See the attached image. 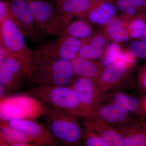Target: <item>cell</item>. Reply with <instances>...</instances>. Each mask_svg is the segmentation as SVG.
Instances as JSON below:
<instances>
[{"label": "cell", "mask_w": 146, "mask_h": 146, "mask_svg": "<svg viewBox=\"0 0 146 146\" xmlns=\"http://www.w3.org/2000/svg\"><path fill=\"white\" fill-rule=\"evenodd\" d=\"M49 113L46 115V125L59 144L76 146L83 141L85 127H83L76 115L49 106Z\"/></svg>", "instance_id": "obj_2"}, {"label": "cell", "mask_w": 146, "mask_h": 146, "mask_svg": "<svg viewBox=\"0 0 146 146\" xmlns=\"http://www.w3.org/2000/svg\"><path fill=\"white\" fill-rule=\"evenodd\" d=\"M137 59L127 49H122L118 60L122 61L129 68L133 69L136 66Z\"/></svg>", "instance_id": "obj_30"}, {"label": "cell", "mask_w": 146, "mask_h": 146, "mask_svg": "<svg viewBox=\"0 0 146 146\" xmlns=\"http://www.w3.org/2000/svg\"><path fill=\"white\" fill-rule=\"evenodd\" d=\"M82 45L81 39L60 35L39 44L36 51L44 56L71 61L77 55Z\"/></svg>", "instance_id": "obj_10"}, {"label": "cell", "mask_w": 146, "mask_h": 146, "mask_svg": "<svg viewBox=\"0 0 146 146\" xmlns=\"http://www.w3.org/2000/svg\"><path fill=\"white\" fill-rule=\"evenodd\" d=\"M0 120H35L50 112V108L36 98L27 95L7 96L0 100Z\"/></svg>", "instance_id": "obj_3"}, {"label": "cell", "mask_w": 146, "mask_h": 146, "mask_svg": "<svg viewBox=\"0 0 146 146\" xmlns=\"http://www.w3.org/2000/svg\"><path fill=\"white\" fill-rule=\"evenodd\" d=\"M86 118L100 121L117 130L129 127L141 119L117 104L106 101L89 112Z\"/></svg>", "instance_id": "obj_7"}, {"label": "cell", "mask_w": 146, "mask_h": 146, "mask_svg": "<svg viewBox=\"0 0 146 146\" xmlns=\"http://www.w3.org/2000/svg\"><path fill=\"white\" fill-rule=\"evenodd\" d=\"M70 86L88 114L104 101L105 94L96 81L91 79L75 76Z\"/></svg>", "instance_id": "obj_11"}, {"label": "cell", "mask_w": 146, "mask_h": 146, "mask_svg": "<svg viewBox=\"0 0 146 146\" xmlns=\"http://www.w3.org/2000/svg\"><path fill=\"white\" fill-rule=\"evenodd\" d=\"M34 19L40 42L47 36H60L64 25L56 5L47 0H25Z\"/></svg>", "instance_id": "obj_5"}, {"label": "cell", "mask_w": 146, "mask_h": 146, "mask_svg": "<svg viewBox=\"0 0 146 146\" xmlns=\"http://www.w3.org/2000/svg\"><path fill=\"white\" fill-rule=\"evenodd\" d=\"M122 48L119 43L113 42L109 43L106 48L101 58L98 61L102 68L112 64L118 60Z\"/></svg>", "instance_id": "obj_24"}, {"label": "cell", "mask_w": 146, "mask_h": 146, "mask_svg": "<svg viewBox=\"0 0 146 146\" xmlns=\"http://www.w3.org/2000/svg\"><path fill=\"white\" fill-rule=\"evenodd\" d=\"M8 56L7 51L2 44L0 43V64H1Z\"/></svg>", "instance_id": "obj_34"}, {"label": "cell", "mask_w": 146, "mask_h": 146, "mask_svg": "<svg viewBox=\"0 0 146 146\" xmlns=\"http://www.w3.org/2000/svg\"><path fill=\"white\" fill-rule=\"evenodd\" d=\"M99 1L68 0L56 3V8L63 21V29L72 21L74 16L83 18Z\"/></svg>", "instance_id": "obj_14"}, {"label": "cell", "mask_w": 146, "mask_h": 146, "mask_svg": "<svg viewBox=\"0 0 146 146\" xmlns=\"http://www.w3.org/2000/svg\"><path fill=\"white\" fill-rule=\"evenodd\" d=\"M105 48L90 43L84 42L82 41L81 48L77 56L83 58L98 61L103 54Z\"/></svg>", "instance_id": "obj_25"}, {"label": "cell", "mask_w": 146, "mask_h": 146, "mask_svg": "<svg viewBox=\"0 0 146 146\" xmlns=\"http://www.w3.org/2000/svg\"><path fill=\"white\" fill-rule=\"evenodd\" d=\"M84 146H109L96 131L85 127L83 141Z\"/></svg>", "instance_id": "obj_26"}, {"label": "cell", "mask_w": 146, "mask_h": 146, "mask_svg": "<svg viewBox=\"0 0 146 146\" xmlns=\"http://www.w3.org/2000/svg\"><path fill=\"white\" fill-rule=\"evenodd\" d=\"M115 4L122 16H133L143 13L131 4L128 0H115Z\"/></svg>", "instance_id": "obj_27"}, {"label": "cell", "mask_w": 146, "mask_h": 146, "mask_svg": "<svg viewBox=\"0 0 146 146\" xmlns=\"http://www.w3.org/2000/svg\"><path fill=\"white\" fill-rule=\"evenodd\" d=\"M129 2L141 11L146 12L145 9V0H128Z\"/></svg>", "instance_id": "obj_33"}, {"label": "cell", "mask_w": 146, "mask_h": 146, "mask_svg": "<svg viewBox=\"0 0 146 146\" xmlns=\"http://www.w3.org/2000/svg\"><path fill=\"white\" fill-rule=\"evenodd\" d=\"M34 82L41 86H70L75 75L71 61L33 52L31 60Z\"/></svg>", "instance_id": "obj_1"}, {"label": "cell", "mask_w": 146, "mask_h": 146, "mask_svg": "<svg viewBox=\"0 0 146 146\" xmlns=\"http://www.w3.org/2000/svg\"><path fill=\"white\" fill-rule=\"evenodd\" d=\"M130 38L139 39L146 27V12L133 16L121 17Z\"/></svg>", "instance_id": "obj_22"}, {"label": "cell", "mask_w": 146, "mask_h": 146, "mask_svg": "<svg viewBox=\"0 0 146 146\" xmlns=\"http://www.w3.org/2000/svg\"><path fill=\"white\" fill-rule=\"evenodd\" d=\"M8 1H10V0H8Z\"/></svg>", "instance_id": "obj_40"}, {"label": "cell", "mask_w": 146, "mask_h": 146, "mask_svg": "<svg viewBox=\"0 0 146 146\" xmlns=\"http://www.w3.org/2000/svg\"><path fill=\"white\" fill-rule=\"evenodd\" d=\"M133 69L122 61L117 60L102 68L96 82L105 94L125 88L131 83Z\"/></svg>", "instance_id": "obj_9"}, {"label": "cell", "mask_w": 146, "mask_h": 146, "mask_svg": "<svg viewBox=\"0 0 146 146\" xmlns=\"http://www.w3.org/2000/svg\"><path fill=\"white\" fill-rule=\"evenodd\" d=\"M141 119L129 127L118 130L123 137V146H146V130Z\"/></svg>", "instance_id": "obj_19"}, {"label": "cell", "mask_w": 146, "mask_h": 146, "mask_svg": "<svg viewBox=\"0 0 146 146\" xmlns=\"http://www.w3.org/2000/svg\"><path fill=\"white\" fill-rule=\"evenodd\" d=\"M25 38L11 18L0 26V43L7 51L8 56L31 60L33 52L27 45Z\"/></svg>", "instance_id": "obj_8"}, {"label": "cell", "mask_w": 146, "mask_h": 146, "mask_svg": "<svg viewBox=\"0 0 146 146\" xmlns=\"http://www.w3.org/2000/svg\"><path fill=\"white\" fill-rule=\"evenodd\" d=\"M117 9L112 0H99L84 17L94 25L104 28L117 17Z\"/></svg>", "instance_id": "obj_15"}, {"label": "cell", "mask_w": 146, "mask_h": 146, "mask_svg": "<svg viewBox=\"0 0 146 146\" xmlns=\"http://www.w3.org/2000/svg\"><path fill=\"white\" fill-rule=\"evenodd\" d=\"M139 39L146 42V27L144 30L143 33L142 35V36H141V38Z\"/></svg>", "instance_id": "obj_37"}, {"label": "cell", "mask_w": 146, "mask_h": 146, "mask_svg": "<svg viewBox=\"0 0 146 146\" xmlns=\"http://www.w3.org/2000/svg\"><path fill=\"white\" fill-rule=\"evenodd\" d=\"M104 31L110 40L117 43L127 42L130 39L129 34L121 18L115 17L104 27Z\"/></svg>", "instance_id": "obj_23"}, {"label": "cell", "mask_w": 146, "mask_h": 146, "mask_svg": "<svg viewBox=\"0 0 146 146\" xmlns=\"http://www.w3.org/2000/svg\"><path fill=\"white\" fill-rule=\"evenodd\" d=\"M31 60L8 56L0 64V83L8 94L19 90L27 82L34 81Z\"/></svg>", "instance_id": "obj_6"}, {"label": "cell", "mask_w": 146, "mask_h": 146, "mask_svg": "<svg viewBox=\"0 0 146 146\" xmlns=\"http://www.w3.org/2000/svg\"><path fill=\"white\" fill-rule=\"evenodd\" d=\"M82 40L84 42L106 48L109 43L110 39L104 31H96L89 37Z\"/></svg>", "instance_id": "obj_29"}, {"label": "cell", "mask_w": 146, "mask_h": 146, "mask_svg": "<svg viewBox=\"0 0 146 146\" xmlns=\"http://www.w3.org/2000/svg\"><path fill=\"white\" fill-rule=\"evenodd\" d=\"M29 136L36 146H59L46 125L35 120L23 119L1 121Z\"/></svg>", "instance_id": "obj_13"}, {"label": "cell", "mask_w": 146, "mask_h": 146, "mask_svg": "<svg viewBox=\"0 0 146 146\" xmlns=\"http://www.w3.org/2000/svg\"><path fill=\"white\" fill-rule=\"evenodd\" d=\"M127 49L138 59L146 60V42L134 39L129 43Z\"/></svg>", "instance_id": "obj_28"}, {"label": "cell", "mask_w": 146, "mask_h": 146, "mask_svg": "<svg viewBox=\"0 0 146 146\" xmlns=\"http://www.w3.org/2000/svg\"><path fill=\"white\" fill-rule=\"evenodd\" d=\"M1 146H12L16 142H24L33 144L34 141L29 136L18 130L11 127L4 123L0 122Z\"/></svg>", "instance_id": "obj_21"}, {"label": "cell", "mask_w": 146, "mask_h": 146, "mask_svg": "<svg viewBox=\"0 0 146 146\" xmlns=\"http://www.w3.org/2000/svg\"><path fill=\"white\" fill-rule=\"evenodd\" d=\"M7 94L8 93L5 86L2 84L0 83V99L7 97Z\"/></svg>", "instance_id": "obj_35"}, {"label": "cell", "mask_w": 146, "mask_h": 146, "mask_svg": "<svg viewBox=\"0 0 146 146\" xmlns=\"http://www.w3.org/2000/svg\"><path fill=\"white\" fill-rule=\"evenodd\" d=\"M30 94L49 106L65 110L79 117L86 118V112L70 86H38Z\"/></svg>", "instance_id": "obj_4"}, {"label": "cell", "mask_w": 146, "mask_h": 146, "mask_svg": "<svg viewBox=\"0 0 146 146\" xmlns=\"http://www.w3.org/2000/svg\"><path fill=\"white\" fill-rule=\"evenodd\" d=\"M143 125L146 130V121L145 119L143 120Z\"/></svg>", "instance_id": "obj_38"}, {"label": "cell", "mask_w": 146, "mask_h": 146, "mask_svg": "<svg viewBox=\"0 0 146 146\" xmlns=\"http://www.w3.org/2000/svg\"><path fill=\"white\" fill-rule=\"evenodd\" d=\"M10 18V9L8 0L0 1V26L8 18Z\"/></svg>", "instance_id": "obj_32"}, {"label": "cell", "mask_w": 146, "mask_h": 146, "mask_svg": "<svg viewBox=\"0 0 146 146\" xmlns=\"http://www.w3.org/2000/svg\"><path fill=\"white\" fill-rule=\"evenodd\" d=\"M75 76L85 77L96 81L102 67L97 60L83 58L77 56L72 61Z\"/></svg>", "instance_id": "obj_18"}, {"label": "cell", "mask_w": 146, "mask_h": 146, "mask_svg": "<svg viewBox=\"0 0 146 146\" xmlns=\"http://www.w3.org/2000/svg\"><path fill=\"white\" fill-rule=\"evenodd\" d=\"M137 85L140 91L146 94V63L140 68L137 75Z\"/></svg>", "instance_id": "obj_31"}, {"label": "cell", "mask_w": 146, "mask_h": 146, "mask_svg": "<svg viewBox=\"0 0 146 146\" xmlns=\"http://www.w3.org/2000/svg\"><path fill=\"white\" fill-rule=\"evenodd\" d=\"M145 11L146 12V0H145Z\"/></svg>", "instance_id": "obj_39"}, {"label": "cell", "mask_w": 146, "mask_h": 146, "mask_svg": "<svg viewBox=\"0 0 146 146\" xmlns=\"http://www.w3.org/2000/svg\"><path fill=\"white\" fill-rule=\"evenodd\" d=\"M82 118L85 127L96 131L109 146H123V136L119 131L100 121Z\"/></svg>", "instance_id": "obj_17"}, {"label": "cell", "mask_w": 146, "mask_h": 146, "mask_svg": "<svg viewBox=\"0 0 146 146\" xmlns=\"http://www.w3.org/2000/svg\"><path fill=\"white\" fill-rule=\"evenodd\" d=\"M142 105L143 108L144 112L146 115V94L143 98L141 99Z\"/></svg>", "instance_id": "obj_36"}, {"label": "cell", "mask_w": 146, "mask_h": 146, "mask_svg": "<svg viewBox=\"0 0 146 146\" xmlns=\"http://www.w3.org/2000/svg\"><path fill=\"white\" fill-rule=\"evenodd\" d=\"M96 31V29L93 24L86 19L79 18L68 23L63 29L60 35L84 39Z\"/></svg>", "instance_id": "obj_20"}, {"label": "cell", "mask_w": 146, "mask_h": 146, "mask_svg": "<svg viewBox=\"0 0 146 146\" xmlns=\"http://www.w3.org/2000/svg\"><path fill=\"white\" fill-rule=\"evenodd\" d=\"M104 101L117 104L141 119L146 118L141 100L124 93L120 89L110 91L105 94Z\"/></svg>", "instance_id": "obj_16"}, {"label": "cell", "mask_w": 146, "mask_h": 146, "mask_svg": "<svg viewBox=\"0 0 146 146\" xmlns=\"http://www.w3.org/2000/svg\"><path fill=\"white\" fill-rule=\"evenodd\" d=\"M10 18L25 38L38 46L40 44L30 9L25 0H10Z\"/></svg>", "instance_id": "obj_12"}]
</instances>
